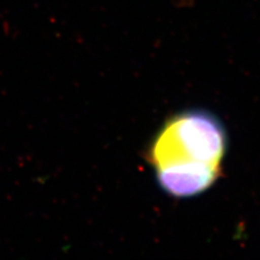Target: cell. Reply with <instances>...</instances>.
Instances as JSON below:
<instances>
[{
  "label": "cell",
  "mask_w": 260,
  "mask_h": 260,
  "mask_svg": "<svg viewBox=\"0 0 260 260\" xmlns=\"http://www.w3.org/2000/svg\"><path fill=\"white\" fill-rule=\"evenodd\" d=\"M225 148L224 128L217 117L189 111L167 121L151 145L148 159L154 168L189 161L220 166Z\"/></svg>",
  "instance_id": "obj_1"
},
{
  "label": "cell",
  "mask_w": 260,
  "mask_h": 260,
  "mask_svg": "<svg viewBox=\"0 0 260 260\" xmlns=\"http://www.w3.org/2000/svg\"><path fill=\"white\" fill-rule=\"evenodd\" d=\"M162 191L175 198H190L208 190L220 174V166L204 162H173L155 167Z\"/></svg>",
  "instance_id": "obj_2"
}]
</instances>
